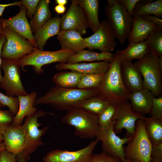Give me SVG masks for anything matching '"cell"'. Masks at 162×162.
I'll list each match as a JSON object with an SVG mask.
<instances>
[{"instance_id": "6da1fadb", "label": "cell", "mask_w": 162, "mask_h": 162, "mask_svg": "<svg viewBox=\"0 0 162 162\" xmlns=\"http://www.w3.org/2000/svg\"><path fill=\"white\" fill-rule=\"evenodd\" d=\"M98 91V88L81 89L55 86L50 88L44 95L37 98L34 106L46 104L68 112L82 100L97 95Z\"/></svg>"}, {"instance_id": "7a4b0ae2", "label": "cell", "mask_w": 162, "mask_h": 162, "mask_svg": "<svg viewBox=\"0 0 162 162\" xmlns=\"http://www.w3.org/2000/svg\"><path fill=\"white\" fill-rule=\"evenodd\" d=\"M121 61L116 55L99 86L97 96L116 106L128 101L131 92L125 86L121 73Z\"/></svg>"}, {"instance_id": "3957f363", "label": "cell", "mask_w": 162, "mask_h": 162, "mask_svg": "<svg viewBox=\"0 0 162 162\" xmlns=\"http://www.w3.org/2000/svg\"><path fill=\"white\" fill-rule=\"evenodd\" d=\"M61 121L74 127L75 134L82 139L96 137L100 130L98 116L78 107L68 111Z\"/></svg>"}, {"instance_id": "277c9868", "label": "cell", "mask_w": 162, "mask_h": 162, "mask_svg": "<svg viewBox=\"0 0 162 162\" xmlns=\"http://www.w3.org/2000/svg\"><path fill=\"white\" fill-rule=\"evenodd\" d=\"M105 8L106 21L116 38L121 44L125 43L132 28L133 17L118 0H108Z\"/></svg>"}, {"instance_id": "5b68a950", "label": "cell", "mask_w": 162, "mask_h": 162, "mask_svg": "<svg viewBox=\"0 0 162 162\" xmlns=\"http://www.w3.org/2000/svg\"><path fill=\"white\" fill-rule=\"evenodd\" d=\"M76 52L70 50L61 49L53 51H44L36 48L32 52L19 60L21 69L24 71V67L32 66L34 72L37 74H42L44 65L53 63H67L68 58Z\"/></svg>"}, {"instance_id": "8992f818", "label": "cell", "mask_w": 162, "mask_h": 162, "mask_svg": "<svg viewBox=\"0 0 162 162\" xmlns=\"http://www.w3.org/2000/svg\"><path fill=\"white\" fill-rule=\"evenodd\" d=\"M134 64L143 77V88L150 90L154 97L160 96L162 91V71L158 58L150 51Z\"/></svg>"}, {"instance_id": "52a82bcc", "label": "cell", "mask_w": 162, "mask_h": 162, "mask_svg": "<svg viewBox=\"0 0 162 162\" xmlns=\"http://www.w3.org/2000/svg\"><path fill=\"white\" fill-rule=\"evenodd\" d=\"M145 119H139L136 122L135 131L124 148L125 159L151 162L152 145L146 133Z\"/></svg>"}, {"instance_id": "ba28073f", "label": "cell", "mask_w": 162, "mask_h": 162, "mask_svg": "<svg viewBox=\"0 0 162 162\" xmlns=\"http://www.w3.org/2000/svg\"><path fill=\"white\" fill-rule=\"evenodd\" d=\"M47 114L52 115L42 110H37L34 114L26 116L24 123L20 126L25 139L24 147L22 152L25 157L29 158L30 154L35 151L39 146L45 144L42 141L41 137L45 134L49 127L39 129L41 124L38 122V120L39 117Z\"/></svg>"}, {"instance_id": "9c48e42d", "label": "cell", "mask_w": 162, "mask_h": 162, "mask_svg": "<svg viewBox=\"0 0 162 162\" xmlns=\"http://www.w3.org/2000/svg\"><path fill=\"white\" fill-rule=\"evenodd\" d=\"M1 68L3 71V82L0 86L7 96L14 97L25 96L27 92L21 81L19 59L2 58Z\"/></svg>"}, {"instance_id": "30bf717a", "label": "cell", "mask_w": 162, "mask_h": 162, "mask_svg": "<svg viewBox=\"0 0 162 162\" xmlns=\"http://www.w3.org/2000/svg\"><path fill=\"white\" fill-rule=\"evenodd\" d=\"M2 25L5 40L2 48V58L20 59L36 48L23 37L5 25Z\"/></svg>"}, {"instance_id": "8fae6325", "label": "cell", "mask_w": 162, "mask_h": 162, "mask_svg": "<svg viewBox=\"0 0 162 162\" xmlns=\"http://www.w3.org/2000/svg\"><path fill=\"white\" fill-rule=\"evenodd\" d=\"M146 117L135 111L128 101L120 103L116 108L112 121L114 122L113 129L116 133H120L125 129L127 136L133 135L135 130L136 123L139 119H145Z\"/></svg>"}, {"instance_id": "7c38bea8", "label": "cell", "mask_w": 162, "mask_h": 162, "mask_svg": "<svg viewBox=\"0 0 162 162\" xmlns=\"http://www.w3.org/2000/svg\"><path fill=\"white\" fill-rule=\"evenodd\" d=\"M114 122L112 121L107 128L100 129L96 140L102 142L103 152L118 158L122 162H124L125 158L123 145L128 143L132 136H126L123 138H120L114 131Z\"/></svg>"}, {"instance_id": "4fadbf2b", "label": "cell", "mask_w": 162, "mask_h": 162, "mask_svg": "<svg viewBox=\"0 0 162 162\" xmlns=\"http://www.w3.org/2000/svg\"><path fill=\"white\" fill-rule=\"evenodd\" d=\"M114 34L106 19L100 22L98 30L90 37L84 38L86 47L90 50H97L101 52H111L117 43Z\"/></svg>"}, {"instance_id": "5bb4252c", "label": "cell", "mask_w": 162, "mask_h": 162, "mask_svg": "<svg viewBox=\"0 0 162 162\" xmlns=\"http://www.w3.org/2000/svg\"><path fill=\"white\" fill-rule=\"evenodd\" d=\"M98 142L96 139L92 141L87 146L76 151L52 150L43 158V162H89L92 152Z\"/></svg>"}, {"instance_id": "9a60e30c", "label": "cell", "mask_w": 162, "mask_h": 162, "mask_svg": "<svg viewBox=\"0 0 162 162\" xmlns=\"http://www.w3.org/2000/svg\"><path fill=\"white\" fill-rule=\"evenodd\" d=\"M88 27L82 10L76 0H71L68 10L61 18V30L74 31L82 36L86 33Z\"/></svg>"}, {"instance_id": "2e32d148", "label": "cell", "mask_w": 162, "mask_h": 162, "mask_svg": "<svg viewBox=\"0 0 162 162\" xmlns=\"http://www.w3.org/2000/svg\"><path fill=\"white\" fill-rule=\"evenodd\" d=\"M20 7V11L16 15L8 19L0 18V22L26 39L37 48L33 32L26 17V9L22 5Z\"/></svg>"}, {"instance_id": "e0dca14e", "label": "cell", "mask_w": 162, "mask_h": 162, "mask_svg": "<svg viewBox=\"0 0 162 162\" xmlns=\"http://www.w3.org/2000/svg\"><path fill=\"white\" fill-rule=\"evenodd\" d=\"M110 62L103 61L89 63H58L55 68L59 71L68 70L85 74H105L110 68Z\"/></svg>"}, {"instance_id": "ac0fdd59", "label": "cell", "mask_w": 162, "mask_h": 162, "mask_svg": "<svg viewBox=\"0 0 162 162\" xmlns=\"http://www.w3.org/2000/svg\"><path fill=\"white\" fill-rule=\"evenodd\" d=\"M21 125L15 126L11 124L3 132V142L5 150L17 155L23 151L25 139Z\"/></svg>"}, {"instance_id": "d6986e66", "label": "cell", "mask_w": 162, "mask_h": 162, "mask_svg": "<svg viewBox=\"0 0 162 162\" xmlns=\"http://www.w3.org/2000/svg\"><path fill=\"white\" fill-rule=\"evenodd\" d=\"M121 73L125 86L131 92L143 88L142 76L132 61L121 62Z\"/></svg>"}, {"instance_id": "ffe728a7", "label": "cell", "mask_w": 162, "mask_h": 162, "mask_svg": "<svg viewBox=\"0 0 162 162\" xmlns=\"http://www.w3.org/2000/svg\"><path fill=\"white\" fill-rule=\"evenodd\" d=\"M61 19L58 16L51 18L34 32V39L37 48L44 50L47 40L51 37L58 34L61 30Z\"/></svg>"}, {"instance_id": "44dd1931", "label": "cell", "mask_w": 162, "mask_h": 162, "mask_svg": "<svg viewBox=\"0 0 162 162\" xmlns=\"http://www.w3.org/2000/svg\"><path fill=\"white\" fill-rule=\"evenodd\" d=\"M154 96L148 89L144 88L131 92L129 100L133 109L143 115L150 113Z\"/></svg>"}, {"instance_id": "7402d4cb", "label": "cell", "mask_w": 162, "mask_h": 162, "mask_svg": "<svg viewBox=\"0 0 162 162\" xmlns=\"http://www.w3.org/2000/svg\"><path fill=\"white\" fill-rule=\"evenodd\" d=\"M57 38L61 49L69 50L77 52L86 48L84 38L74 31L61 30Z\"/></svg>"}, {"instance_id": "603a6c76", "label": "cell", "mask_w": 162, "mask_h": 162, "mask_svg": "<svg viewBox=\"0 0 162 162\" xmlns=\"http://www.w3.org/2000/svg\"><path fill=\"white\" fill-rule=\"evenodd\" d=\"M157 26L140 16L133 17L132 28L128 38L129 42H138L145 40Z\"/></svg>"}, {"instance_id": "cb8c5ba5", "label": "cell", "mask_w": 162, "mask_h": 162, "mask_svg": "<svg viewBox=\"0 0 162 162\" xmlns=\"http://www.w3.org/2000/svg\"><path fill=\"white\" fill-rule=\"evenodd\" d=\"M37 95L36 92L33 91L26 95L17 97L19 101V108L14 118L12 125H21L25 117L34 114L37 111V108L34 106Z\"/></svg>"}, {"instance_id": "d4e9b609", "label": "cell", "mask_w": 162, "mask_h": 162, "mask_svg": "<svg viewBox=\"0 0 162 162\" xmlns=\"http://www.w3.org/2000/svg\"><path fill=\"white\" fill-rule=\"evenodd\" d=\"M150 52L146 40L138 42H129L125 49L118 50L115 54L121 62L132 61L144 57Z\"/></svg>"}, {"instance_id": "484cf974", "label": "cell", "mask_w": 162, "mask_h": 162, "mask_svg": "<svg viewBox=\"0 0 162 162\" xmlns=\"http://www.w3.org/2000/svg\"><path fill=\"white\" fill-rule=\"evenodd\" d=\"M82 10L89 27L94 32L100 22L98 17L100 1L98 0H76Z\"/></svg>"}, {"instance_id": "4316f807", "label": "cell", "mask_w": 162, "mask_h": 162, "mask_svg": "<svg viewBox=\"0 0 162 162\" xmlns=\"http://www.w3.org/2000/svg\"><path fill=\"white\" fill-rule=\"evenodd\" d=\"M115 56L112 52H97L90 50H83L70 56L67 63H73L81 62H100L105 61L111 62Z\"/></svg>"}, {"instance_id": "83f0119b", "label": "cell", "mask_w": 162, "mask_h": 162, "mask_svg": "<svg viewBox=\"0 0 162 162\" xmlns=\"http://www.w3.org/2000/svg\"><path fill=\"white\" fill-rule=\"evenodd\" d=\"M150 15L162 17V0H140L133 10L132 17Z\"/></svg>"}, {"instance_id": "f1b7e54d", "label": "cell", "mask_w": 162, "mask_h": 162, "mask_svg": "<svg viewBox=\"0 0 162 162\" xmlns=\"http://www.w3.org/2000/svg\"><path fill=\"white\" fill-rule=\"evenodd\" d=\"M50 0H40L29 23L33 32L40 28L51 18L52 14L49 4Z\"/></svg>"}, {"instance_id": "f546056e", "label": "cell", "mask_w": 162, "mask_h": 162, "mask_svg": "<svg viewBox=\"0 0 162 162\" xmlns=\"http://www.w3.org/2000/svg\"><path fill=\"white\" fill-rule=\"evenodd\" d=\"M83 74L73 71H61L55 74L52 80L56 86L66 88L76 87Z\"/></svg>"}, {"instance_id": "4dcf8cb0", "label": "cell", "mask_w": 162, "mask_h": 162, "mask_svg": "<svg viewBox=\"0 0 162 162\" xmlns=\"http://www.w3.org/2000/svg\"><path fill=\"white\" fill-rule=\"evenodd\" d=\"M146 133L152 145L162 143V120L152 117L144 119Z\"/></svg>"}, {"instance_id": "1f68e13d", "label": "cell", "mask_w": 162, "mask_h": 162, "mask_svg": "<svg viewBox=\"0 0 162 162\" xmlns=\"http://www.w3.org/2000/svg\"><path fill=\"white\" fill-rule=\"evenodd\" d=\"M110 104L97 96H93L80 102L78 107L98 116Z\"/></svg>"}, {"instance_id": "d6a6232c", "label": "cell", "mask_w": 162, "mask_h": 162, "mask_svg": "<svg viewBox=\"0 0 162 162\" xmlns=\"http://www.w3.org/2000/svg\"><path fill=\"white\" fill-rule=\"evenodd\" d=\"M145 40L150 52L158 58L162 56V26H157Z\"/></svg>"}, {"instance_id": "836d02e7", "label": "cell", "mask_w": 162, "mask_h": 162, "mask_svg": "<svg viewBox=\"0 0 162 162\" xmlns=\"http://www.w3.org/2000/svg\"><path fill=\"white\" fill-rule=\"evenodd\" d=\"M104 75L98 74H83L76 88L81 89L98 88Z\"/></svg>"}, {"instance_id": "e575fe53", "label": "cell", "mask_w": 162, "mask_h": 162, "mask_svg": "<svg viewBox=\"0 0 162 162\" xmlns=\"http://www.w3.org/2000/svg\"><path fill=\"white\" fill-rule=\"evenodd\" d=\"M116 108V106L110 104L98 116L100 129L105 128L109 125L112 121Z\"/></svg>"}, {"instance_id": "d590c367", "label": "cell", "mask_w": 162, "mask_h": 162, "mask_svg": "<svg viewBox=\"0 0 162 162\" xmlns=\"http://www.w3.org/2000/svg\"><path fill=\"white\" fill-rule=\"evenodd\" d=\"M0 103L4 107L7 106L15 116L19 109V101L17 97H9L0 92Z\"/></svg>"}, {"instance_id": "8d00e7d4", "label": "cell", "mask_w": 162, "mask_h": 162, "mask_svg": "<svg viewBox=\"0 0 162 162\" xmlns=\"http://www.w3.org/2000/svg\"><path fill=\"white\" fill-rule=\"evenodd\" d=\"M15 115L9 110H0V130L4 132L11 124Z\"/></svg>"}, {"instance_id": "74e56055", "label": "cell", "mask_w": 162, "mask_h": 162, "mask_svg": "<svg viewBox=\"0 0 162 162\" xmlns=\"http://www.w3.org/2000/svg\"><path fill=\"white\" fill-rule=\"evenodd\" d=\"M89 162H122L119 158L102 152L101 153L92 154Z\"/></svg>"}, {"instance_id": "f35d334b", "label": "cell", "mask_w": 162, "mask_h": 162, "mask_svg": "<svg viewBox=\"0 0 162 162\" xmlns=\"http://www.w3.org/2000/svg\"><path fill=\"white\" fill-rule=\"evenodd\" d=\"M150 113L151 117L162 120V96L153 98Z\"/></svg>"}, {"instance_id": "ab89813d", "label": "cell", "mask_w": 162, "mask_h": 162, "mask_svg": "<svg viewBox=\"0 0 162 162\" xmlns=\"http://www.w3.org/2000/svg\"><path fill=\"white\" fill-rule=\"evenodd\" d=\"M22 5L26 9V16L31 19L37 9L39 0H22Z\"/></svg>"}, {"instance_id": "60d3db41", "label": "cell", "mask_w": 162, "mask_h": 162, "mask_svg": "<svg viewBox=\"0 0 162 162\" xmlns=\"http://www.w3.org/2000/svg\"><path fill=\"white\" fill-rule=\"evenodd\" d=\"M16 155L4 149L2 151L0 154V162H16Z\"/></svg>"}, {"instance_id": "b9f144b4", "label": "cell", "mask_w": 162, "mask_h": 162, "mask_svg": "<svg viewBox=\"0 0 162 162\" xmlns=\"http://www.w3.org/2000/svg\"><path fill=\"white\" fill-rule=\"evenodd\" d=\"M118 0L125 8L129 15L132 16L134 7L140 0Z\"/></svg>"}, {"instance_id": "7bdbcfd3", "label": "cell", "mask_w": 162, "mask_h": 162, "mask_svg": "<svg viewBox=\"0 0 162 162\" xmlns=\"http://www.w3.org/2000/svg\"><path fill=\"white\" fill-rule=\"evenodd\" d=\"M151 158L162 159V143L152 145Z\"/></svg>"}, {"instance_id": "ee69618b", "label": "cell", "mask_w": 162, "mask_h": 162, "mask_svg": "<svg viewBox=\"0 0 162 162\" xmlns=\"http://www.w3.org/2000/svg\"><path fill=\"white\" fill-rule=\"evenodd\" d=\"M140 16L143 19L150 21L158 26H162V20L160 18L150 15H144Z\"/></svg>"}, {"instance_id": "f6af8a7d", "label": "cell", "mask_w": 162, "mask_h": 162, "mask_svg": "<svg viewBox=\"0 0 162 162\" xmlns=\"http://www.w3.org/2000/svg\"><path fill=\"white\" fill-rule=\"evenodd\" d=\"M5 40V38L3 34H0V86L2 85L3 82V76L1 71V65L2 64V58L1 53L2 48Z\"/></svg>"}, {"instance_id": "bcb514c9", "label": "cell", "mask_w": 162, "mask_h": 162, "mask_svg": "<svg viewBox=\"0 0 162 162\" xmlns=\"http://www.w3.org/2000/svg\"><path fill=\"white\" fill-rule=\"evenodd\" d=\"M22 5L21 1H15L13 2L5 4H0V16H2L5 9L8 7L12 6H20Z\"/></svg>"}, {"instance_id": "7dc6e473", "label": "cell", "mask_w": 162, "mask_h": 162, "mask_svg": "<svg viewBox=\"0 0 162 162\" xmlns=\"http://www.w3.org/2000/svg\"><path fill=\"white\" fill-rule=\"evenodd\" d=\"M66 9L65 6L57 4L54 8V10L58 14H62L65 12Z\"/></svg>"}, {"instance_id": "c3c4849f", "label": "cell", "mask_w": 162, "mask_h": 162, "mask_svg": "<svg viewBox=\"0 0 162 162\" xmlns=\"http://www.w3.org/2000/svg\"><path fill=\"white\" fill-rule=\"evenodd\" d=\"M17 162H26L29 158L25 157L22 152L16 155Z\"/></svg>"}, {"instance_id": "681fc988", "label": "cell", "mask_w": 162, "mask_h": 162, "mask_svg": "<svg viewBox=\"0 0 162 162\" xmlns=\"http://www.w3.org/2000/svg\"><path fill=\"white\" fill-rule=\"evenodd\" d=\"M55 2L58 5L64 6L68 2L67 0H56Z\"/></svg>"}, {"instance_id": "f907efd6", "label": "cell", "mask_w": 162, "mask_h": 162, "mask_svg": "<svg viewBox=\"0 0 162 162\" xmlns=\"http://www.w3.org/2000/svg\"><path fill=\"white\" fill-rule=\"evenodd\" d=\"M4 149H5V147L4 143H0V154L2 151Z\"/></svg>"}, {"instance_id": "816d5d0a", "label": "cell", "mask_w": 162, "mask_h": 162, "mask_svg": "<svg viewBox=\"0 0 162 162\" xmlns=\"http://www.w3.org/2000/svg\"><path fill=\"white\" fill-rule=\"evenodd\" d=\"M151 162H162V159L151 158Z\"/></svg>"}, {"instance_id": "f5cc1de1", "label": "cell", "mask_w": 162, "mask_h": 162, "mask_svg": "<svg viewBox=\"0 0 162 162\" xmlns=\"http://www.w3.org/2000/svg\"><path fill=\"white\" fill-rule=\"evenodd\" d=\"M3 142V132L0 130V143Z\"/></svg>"}, {"instance_id": "db71d44e", "label": "cell", "mask_w": 162, "mask_h": 162, "mask_svg": "<svg viewBox=\"0 0 162 162\" xmlns=\"http://www.w3.org/2000/svg\"><path fill=\"white\" fill-rule=\"evenodd\" d=\"M124 162H140L139 161L134 160H131L129 159H125Z\"/></svg>"}, {"instance_id": "11a10c76", "label": "cell", "mask_w": 162, "mask_h": 162, "mask_svg": "<svg viewBox=\"0 0 162 162\" xmlns=\"http://www.w3.org/2000/svg\"><path fill=\"white\" fill-rule=\"evenodd\" d=\"M3 25L2 23L0 22V34H3Z\"/></svg>"}, {"instance_id": "9f6ffc18", "label": "cell", "mask_w": 162, "mask_h": 162, "mask_svg": "<svg viewBox=\"0 0 162 162\" xmlns=\"http://www.w3.org/2000/svg\"><path fill=\"white\" fill-rule=\"evenodd\" d=\"M4 107V106L0 103V110H2V108Z\"/></svg>"}]
</instances>
